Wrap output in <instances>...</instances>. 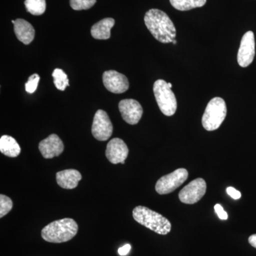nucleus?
<instances>
[{
  "mask_svg": "<svg viewBox=\"0 0 256 256\" xmlns=\"http://www.w3.org/2000/svg\"><path fill=\"white\" fill-rule=\"evenodd\" d=\"M144 24L152 35L163 44L172 43L176 35V28L164 12L150 10L144 15Z\"/></svg>",
  "mask_w": 256,
  "mask_h": 256,
  "instance_id": "f257e3e1",
  "label": "nucleus"
},
{
  "mask_svg": "<svg viewBox=\"0 0 256 256\" xmlns=\"http://www.w3.org/2000/svg\"><path fill=\"white\" fill-rule=\"evenodd\" d=\"M78 226L73 218L55 220L43 228L42 237L47 242L60 244L68 242L78 233Z\"/></svg>",
  "mask_w": 256,
  "mask_h": 256,
  "instance_id": "f03ea898",
  "label": "nucleus"
},
{
  "mask_svg": "<svg viewBox=\"0 0 256 256\" xmlns=\"http://www.w3.org/2000/svg\"><path fill=\"white\" fill-rule=\"evenodd\" d=\"M132 216L138 223L160 235H166L171 232L170 220L148 207L136 206L132 210Z\"/></svg>",
  "mask_w": 256,
  "mask_h": 256,
  "instance_id": "7ed1b4c3",
  "label": "nucleus"
},
{
  "mask_svg": "<svg viewBox=\"0 0 256 256\" xmlns=\"http://www.w3.org/2000/svg\"><path fill=\"white\" fill-rule=\"evenodd\" d=\"M226 102L220 97L214 98L208 102L202 117V126L208 131L218 129L226 116Z\"/></svg>",
  "mask_w": 256,
  "mask_h": 256,
  "instance_id": "20e7f679",
  "label": "nucleus"
},
{
  "mask_svg": "<svg viewBox=\"0 0 256 256\" xmlns=\"http://www.w3.org/2000/svg\"><path fill=\"white\" fill-rule=\"evenodd\" d=\"M153 92L161 112L164 116H173L178 108V102L168 82L162 79L156 80L153 86Z\"/></svg>",
  "mask_w": 256,
  "mask_h": 256,
  "instance_id": "39448f33",
  "label": "nucleus"
},
{
  "mask_svg": "<svg viewBox=\"0 0 256 256\" xmlns=\"http://www.w3.org/2000/svg\"><path fill=\"white\" fill-rule=\"evenodd\" d=\"M188 170L184 168H180L169 174L164 175L156 182V192L161 195L172 193L188 180Z\"/></svg>",
  "mask_w": 256,
  "mask_h": 256,
  "instance_id": "423d86ee",
  "label": "nucleus"
},
{
  "mask_svg": "<svg viewBox=\"0 0 256 256\" xmlns=\"http://www.w3.org/2000/svg\"><path fill=\"white\" fill-rule=\"evenodd\" d=\"M206 191V183L202 178L193 180L178 194L180 201L186 204H194L202 200Z\"/></svg>",
  "mask_w": 256,
  "mask_h": 256,
  "instance_id": "0eeeda50",
  "label": "nucleus"
},
{
  "mask_svg": "<svg viewBox=\"0 0 256 256\" xmlns=\"http://www.w3.org/2000/svg\"><path fill=\"white\" fill-rule=\"evenodd\" d=\"M112 122L106 111L98 110L96 112L92 124V134L99 141H106L112 134Z\"/></svg>",
  "mask_w": 256,
  "mask_h": 256,
  "instance_id": "6e6552de",
  "label": "nucleus"
},
{
  "mask_svg": "<svg viewBox=\"0 0 256 256\" xmlns=\"http://www.w3.org/2000/svg\"><path fill=\"white\" fill-rule=\"evenodd\" d=\"M255 37L254 32H247L242 37L238 52V63L242 68L252 63L256 54Z\"/></svg>",
  "mask_w": 256,
  "mask_h": 256,
  "instance_id": "1a4fd4ad",
  "label": "nucleus"
},
{
  "mask_svg": "<svg viewBox=\"0 0 256 256\" xmlns=\"http://www.w3.org/2000/svg\"><path fill=\"white\" fill-rule=\"evenodd\" d=\"M104 86L114 94H122L129 88V82L126 76L116 70H110L104 72L102 75Z\"/></svg>",
  "mask_w": 256,
  "mask_h": 256,
  "instance_id": "9d476101",
  "label": "nucleus"
},
{
  "mask_svg": "<svg viewBox=\"0 0 256 256\" xmlns=\"http://www.w3.org/2000/svg\"><path fill=\"white\" fill-rule=\"evenodd\" d=\"M119 110L122 119L127 124H136L140 120L143 114L142 106L134 99H124L119 102Z\"/></svg>",
  "mask_w": 256,
  "mask_h": 256,
  "instance_id": "9b49d317",
  "label": "nucleus"
},
{
  "mask_svg": "<svg viewBox=\"0 0 256 256\" xmlns=\"http://www.w3.org/2000/svg\"><path fill=\"white\" fill-rule=\"evenodd\" d=\"M129 154L127 144L120 138H114L108 143L106 148V156L108 161L114 164H124Z\"/></svg>",
  "mask_w": 256,
  "mask_h": 256,
  "instance_id": "f8f14e48",
  "label": "nucleus"
},
{
  "mask_svg": "<svg viewBox=\"0 0 256 256\" xmlns=\"http://www.w3.org/2000/svg\"><path fill=\"white\" fill-rule=\"evenodd\" d=\"M38 150L45 159H52L60 156L64 152V146L57 134H52L40 142Z\"/></svg>",
  "mask_w": 256,
  "mask_h": 256,
  "instance_id": "ddd939ff",
  "label": "nucleus"
},
{
  "mask_svg": "<svg viewBox=\"0 0 256 256\" xmlns=\"http://www.w3.org/2000/svg\"><path fill=\"white\" fill-rule=\"evenodd\" d=\"M57 184L66 190H74L78 186L82 180V175L76 170H66L58 172L56 174Z\"/></svg>",
  "mask_w": 256,
  "mask_h": 256,
  "instance_id": "4468645a",
  "label": "nucleus"
},
{
  "mask_svg": "<svg viewBox=\"0 0 256 256\" xmlns=\"http://www.w3.org/2000/svg\"><path fill=\"white\" fill-rule=\"evenodd\" d=\"M14 31L18 41L22 42L25 45L30 44L34 38V28L31 24L22 18L15 20Z\"/></svg>",
  "mask_w": 256,
  "mask_h": 256,
  "instance_id": "2eb2a0df",
  "label": "nucleus"
},
{
  "mask_svg": "<svg viewBox=\"0 0 256 256\" xmlns=\"http://www.w3.org/2000/svg\"><path fill=\"white\" fill-rule=\"evenodd\" d=\"M116 23L114 18H105L92 26L90 33L96 40H106L110 38L111 28Z\"/></svg>",
  "mask_w": 256,
  "mask_h": 256,
  "instance_id": "dca6fc26",
  "label": "nucleus"
},
{
  "mask_svg": "<svg viewBox=\"0 0 256 256\" xmlns=\"http://www.w3.org/2000/svg\"><path fill=\"white\" fill-rule=\"evenodd\" d=\"M0 152L9 158H16L21 152V148L14 138L3 136L0 138Z\"/></svg>",
  "mask_w": 256,
  "mask_h": 256,
  "instance_id": "f3484780",
  "label": "nucleus"
},
{
  "mask_svg": "<svg viewBox=\"0 0 256 256\" xmlns=\"http://www.w3.org/2000/svg\"><path fill=\"white\" fill-rule=\"evenodd\" d=\"M170 2L175 9L180 11H188L204 6L206 0H170Z\"/></svg>",
  "mask_w": 256,
  "mask_h": 256,
  "instance_id": "a211bd4d",
  "label": "nucleus"
},
{
  "mask_svg": "<svg viewBox=\"0 0 256 256\" xmlns=\"http://www.w3.org/2000/svg\"><path fill=\"white\" fill-rule=\"evenodd\" d=\"M24 4L28 12L34 16L43 14L46 11V0H25Z\"/></svg>",
  "mask_w": 256,
  "mask_h": 256,
  "instance_id": "6ab92c4d",
  "label": "nucleus"
},
{
  "mask_svg": "<svg viewBox=\"0 0 256 256\" xmlns=\"http://www.w3.org/2000/svg\"><path fill=\"white\" fill-rule=\"evenodd\" d=\"M52 76L54 78V84L58 90L64 92L67 86H69L68 76L62 69L56 68L52 74Z\"/></svg>",
  "mask_w": 256,
  "mask_h": 256,
  "instance_id": "aec40b11",
  "label": "nucleus"
},
{
  "mask_svg": "<svg viewBox=\"0 0 256 256\" xmlns=\"http://www.w3.org/2000/svg\"><path fill=\"white\" fill-rule=\"evenodd\" d=\"M12 207L13 202L10 197L4 194L0 195V218H2L10 213Z\"/></svg>",
  "mask_w": 256,
  "mask_h": 256,
  "instance_id": "412c9836",
  "label": "nucleus"
},
{
  "mask_svg": "<svg viewBox=\"0 0 256 256\" xmlns=\"http://www.w3.org/2000/svg\"><path fill=\"white\" fill-rule=\"evenodd\" d=\"M96 3V0H70L72 9L80 11L90 9Z\"/></svg>",
  "mask_w": 256,
  "mask_h": 256,
  "instance_id": "4be33fe9",
  "label": "nucleus"
},
{
  "mask_svg": "<svg viewBox=\"0 0 256 256\" xmlns=\"http://www.w3.org/2000/svg\"><path fill=\"white\" fill-rule=\"evenodd\" d=\"M40 77L37 74H33L28 79V82L25 84V89L28 94H34L36 92L37 87H38V82H40Z\"/></svg>",
  "mask_w": 256,
  "mask_h": 256,
  "instance_id": "5701e85b",
  "label": "nucleus"
},
{
  "mask_svg": "<svg viewBox=\"0 0 256 256\" xmlns=\"http://www.w3.org/2000/svg\"><path fill=\"white\" fill-rule=\"evenodd\" d=\"M214 210L220 220H226L227 218H228V214H227L226 212L224 210L222 205L218 204H216L214 206Z\"/></svg>",
  "mask_w": 256,
  "mask_h": 256,
  "instance_id": "b1692460",
  "label": "nucleus"
},
{
  "mask_svg": "<svg viewBox=\"0 0 256 256\" xmlns=\"http://www.w3.org/2000/svg\"><path fill=\"white\" fill-rule=\"evenodd\" d=\"M227 194L233 198L234 200H239V198L242 197V194L240 192L238 191V190H236L235 188H232V186H229V188H226Z\"/></svg>",
  "mask_w": 256,
  "mask_h": 256,
  "instance_id": "393cba45",
  "label": "nucleus"
},
{
  "mask_svg": "<svg viewBox=\"0 0 256 256\" xmlns=\"http://www.w3.org/2000/svg\"><path fill=\"white\" fill-rule=\"evenodd\" d=\"M131 249V246L130 244H126L124 246L120 247L118 249V254L120 256H124L129 254Z\"/></svg>",
  "mask_w": 256,
  "mask_h": 256,
  "instance_id": "a878e982",
  "label": "nucleus"
},
{
  "mask_svg": "<svg viewBox=\"0 0 256 256\" xmlns=\"http://www.w3.org/2000/svg\"><path fill=\"white\" fill-rule=\"evenodd\" d=\"M248 242L252 247L256 248V234H254V235H252L249 237Z\"/></svg>",
  "mask_w": 256,
  "mask_h": 256,
  "instance_id": "bb28decb",
  "label": "nucleus"
},
{
  "mask_svg": "<svg viewBox=\"0 0 256 256\" xmlns=\"http://www.w3.org/2000/svg\"><path fill=\"white\" fill-rule=\"evenodd\" d=\"M168 85H169L170 88H172V84L171 82H169V84H168Z\"/></svg>",
  "mask_w": 256,
  "mask_h": 256,
  "instance_id": "cd10ccee",
  "label": "nucleus"
},
{
  "mask_svg": "<svg viewBox=\"0 0 256 256\" xmlns=\"http://www.w3.org/2000/svg\"><path fill=\"white\" fill-rule=\"evenodd\" d=\"M176 42H176V40H173L172 43L174 44H176Z\"/></svg>",
  "mask_w": 256,
  "mask_h": 256,
  "instance_id": "c85d7f7f",
  "label": "nucleus"
}]
</instances>
